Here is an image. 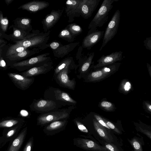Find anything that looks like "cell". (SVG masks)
I'll use <instances>...</instances> for the list:
<instances>
[{
    "label": "cell",
    "instance_id": "6da1fadb",
    "mask_svg": "<svg viewBox=\"0 0 151 151\" xmlns=\"http://www.w3.org/2000/svg\"><path fill=\"white\" fill-rule=\"evenodd\" d=\"M118 0H104L96 14L89 23L88 34L102 27L107 21L109 15L113 7V4Z\"/></svg>",
    "mask_w": 151,
    "mask_h": 151
},
{
    "label": "cell",
    "instance_id": "7a4b0ae2",
    "mask_svg": "<svg viewBox=\"0 0 151 151\" xmlns=\"http://www.w3.org/2000/svg\"><path fill=\"white\" fill-rule=\"evenodd\" d=\"M50 31L46 32H40V31L34 35L23 40L14 42L17 46L27 48H35L41 50L49 47L47 43L50 37Z\"/></svg>",
    "mask_w": 151,
    "mask_h": 151
},
{
    "label": "cell",
    "instance_id": "3957f363",
    "mask_svg": "<svg viewBox=\"0 0 151 151\" xmlns=\"http://www.w3.org/2000/svg\"><path fill=\"white\" fill-rule=\"evenodd\" d=\"M121 63H114L93 69L85 77V81L87 82H99L105 79L117 71Z\"/></svg>",
    "mask_w": 151,
    "mask_h": 151
},
{
    "label": "cell",
    "instance_id": "277c9868",
    "mask_svg": "<svg viewBox=\"0 0 151 151\" xmlns=\"http://www.w3.org/2000/svg\"><path fill=\"white\" fill-rule=\"evenodd\" d=\"M50 54L46 53L24 60L12 63L9 66L19 71L28 70L32 68L42 65L51 61Z\"/></svg>",
    "mask_w": 151,
    "mask_h": 151
},
{
    "label": "cell",
    "instance_id": "5b68a950",
    "mask_svg": "<svg viewBox=\"0 0 151 151\" xmlns=\"http://www.w3.org/2000/svg\"><path fill=\"white\" fill-rule=\"evenodd\" d=\"M120 20V12L117 10L114 13L104 32L102 43L99 50L101 51L116 34Z\"/></svg>",
    "mask_w": 151,
    "mask_h": 151
},
{
    "label": "cell",
    "instance_id": "8992f818",
    "mask_svg": "<svg viewBox=\"0 0 151 151\" xmlns=\"http://www.w3.org/2000/svg\"><path fill=\"white\" fill-rule=\"evenodd\" d=\"M69 115V112L63 109L42 114L37 117V125L43 126L55 121L67 119Z\"/></svg>",
    "mask_w": 151,
    "mask_h": 151
},
{
    "label": "cell",
    "instance_id": "52a82bcc",
    "mask_svg": "<svg viewBox=\"0 0 151 151\" xmlns=\"http://www.w3.org/2000/svg\"><path fill=\"white\" fill-rule=\"evenodd\" d=\"M123 52L122 51L112 52L111 54L105 55H103L97 61V63L92 65L91 68L93 69L110 65L118 61H121L124 56H123Z\"/></svg>",
    "mask_w": 151,
    "mask_h": 151
},
{
    "label": "cell",
    "instance_id": "ba28073f",
    "mask_svg": "<svg viewBox=\"0 0 151 151\" xmlns=\"http://www.w3.org/2000/svg\"><path fill=\"white\" fill-rule=\"evenodd\" d=\"M81 0H68L65 3V12L68 17V22H73L75 17L81 16L80 5Z\"/></svg>",
    "mask_w": 151,
    "mask_h": 151
},
{
    "label": "cell",
    "instance_id": "9c48e42d",
    "mask_svg": "<svg viewBox=\"0 0 151 151\" xmlns=\"http://www.w3.org/2000/svg\"><path fill=\"white\" fill-rule=\"evenodd\" d=\"M7 75L14 85L18 88L25 90L34 82V77L26 78L19 74L9 73Z\"/></svg>",
    "mask_w": 151,
    "mask_h": 151
},
{
    "label": "cell",
    "instance_id": "30bf717a",
    "mask_svg": "<svg viewBox=\"0 0 151 151\" xmlns=\"http://www.w3.org/2000/svg\"><path fill=\"white\" fill-rule=\"evenodd\" d=\"M64 9L52 10L43 19L42 23L44 31L46 32L53 27L61 17Z\"/></svg>",
    "mask_w": 151,
    "mask_h": 151
},
{
    "label": "cell",
    "instance_id": "8fae6325",
    "mask_svg": "<svg viewBox=\"0 0 151 151\" xmlns=\"http://www.w3.org/2000/svg\"><path fill=\"white\" fill-rule=\"evenodd\" d=\"M104 32V31L99 30L97 29L87 34L83 40L82 47L90 50L103 38Z\"/></svg>",
    "mask_w": 151,
    "mask_h": 151
},
{
    "label": "cell",
    "instance_id": "7c38bea8",
    "mask_svg": "<svg viewBox=\"0 0 151 151\" xmlns=\"http://www.w3.org/2000/svg\"><path fill=\"white\" fill-rule=\"evenodd\" d=\"M100 1V0H81L80 5L81 16L85 19L91 17Z\"/></svg>",
    "mask_w": 151,
    "mask_h": 151
},
{
    "label": "cell",
    "instance_id": "4fadbf2b",
    "mask_svg": "<svg viewBox=\"0 0 151 151\" xmlns=\"http://www.w3.org/2000/svg\"><path fill=\"white\" fill-rule=\"evenodd\" d=\"M41 50L37 48H33L31 50L27 49L23 51L3 58L8 65L18 62L25 59L31 56L38 53Z\"/></svg>",
    "mask_w": 151,
    "mask_h": 151
},
{
    "label": "cell",
    "instance_id": "5bb4252c",
    "mask_svg": "<svg viewBox=\"0 0 151 151\" xmlns=\"http://www.w3.org/2000/svg\"><path fill=\"white\" fill-rule=\"evenodd\" d=\"M52 64V62L51 61L42 65L32 68L19 74L26 78L33 77L48 72L53 68Z\"/></svg>",
    "mask_w": 151,
    "mask_h": 151
},
{
    "label": "cell",
    "instance_id": "9a60e30c",
    "mask_svg": "<svg viewBox=\"0 0 151 151\" xmlns=\"http://www.w3.org/2000/svg\"><path fill=\"white\" fill-rule=\"evenodd\" d=\"M67 123V119L53 122L46 125L43 131L47 135H55L63 130L65 128Z\"/></svg>",
    "mask_w": 151,
    "mask_h": 151
},
{
    "label": "cell",
    "instance_id": "2e32d148",
    "mask_svg": "<svg viewBox=\"0 0 151 151\" xmlns=\"http://www.w3.org/2000/svg\"><path fill=\"white\" fill-rule=\"evenodd\" d=\"M69 67H66L61 70L57 74V78L60 83L63 86L71 89H74L76 82L75 79L70 80L68 76Z\"/></svg>",
    "mask_w": 151,
    "mask_h": 151
},
{
    "label": "cell",
    "instance_id": "e0dca14e",
    "mask_svg": "<svg viewBox=\"0 0 151 151\" xmlns=\"http://www.w3.org/2000/svg\"><path fill=\"white\" fill-rule=\"evenodd\" d=\"M13 29V32L12 34L9 35L10 40L14 42L23 40L29 37L33 36L40 31L39 30H32V32L23 30L20 29L15 27L12 25L10 28Z\"/></svg>",
    "mask_w": 151,
    "mask_h": 151
},
{
    "label": "cell",
    "instance_id": "ac0fdd59",
    "mask_svg": "<svg viewBox=\"0 0 151 151\" xmlns=\"http://www.w3.org/2000/svg\"><path fill=\"white\" fill-rule=\"evenodd\" d=\"M49 5L48 2L45 1H34L23 4L18 8L31 12H35L44 9Z\"/></svg>",
    "mask_w": 151,
    "mask_h": 151
},
{
    "label": "cell",
    "instance_id": "d6986e66",
    "mask_svg": "<svg viewBox=\"0 0 151 151\" xmlns=\"http://www.w3.org/2000/svg\"><path fill=\"white\" fill-rule=\"evenodd\" d=\"M56 105L54 101L42 99L31 104L30 108L35 111L45 112L53 109L55 108Z\"/></svg>",
    "mask_w": 151,
    "mask_h": 151
},
{
    "label": "cell",
    "instance_id": "ffe728a7",
    "mask_svg": "<svg viewBox=\"0 0 151 151\" xmlns=\"http://www.w3.org/2000/svg\"><path fill=\"white\" fill-rule=\"evenodd\" d=\"M73 142L74 145L84 150H91L96 149L97 145L93 141L88 139L76 138L73 139Z\"/></svg>",
    "mask_w": 151,
    "mask_h": 151
},
{
    "label": "cell",
    "instance_id": "44dd1931",
    "mask_svg": "<svg viewBox=\"0 0 151 151\" xmlns=\"http://www.w3.org/2000/svg\"><path fill=\"white\" fill-rule=\"evenodd\" d=\"M14 26L24 31L30 32L32 30V19L25 17H18L13 21Z\"/></svg>",
    "mask_w": 151,
    "mask_h": 151
},
{
    "label": "cell",
    "instance_id": "7402d4cb",
    "mask_svg": "<svg viewBox=\"0 0 151 151\" xmlns=\"http://www.w3.org/2000/svg\"><path fill=\"white\" fill-rule=\"evenodd\" d=\"M79 44V42H77L63 45L56 50H52L54 55L58 58L63 57L73 50Z\"/></svg>",
    "mask_w": 151,
    "mask_h": 151
},
{
    "label": "cell",
    "instance_id": "603a6c76",
    "mask_svg": "<svg viewBox=\"0 0 151 151\" xmlns=\"http://www.w3.org/2000/svg\"><path fill=\"white\" fill-rule=\"evenodd\" d=\"M94 56V52L88 54L87 58L83 62L80 69V72L81 74L86 73L91 68V66L93 63L92 60Z\"/></svg>",
    "mask_w": 151,
    "mask_h": 151
},
{
    "label": "cell",
    "instance_id": "cb8c5ba5",
    "mask_svg": "<svg viewBox=\"0 0 151 151\" xmlns=\"http://www.w3.org/2000/svg\"><path fill=\"white\" fill-rule=\"evenodd\" d=\"M75 65V62L72 57L66 58L58 64L55 69V74L57 75L61 70L67 67L72 68Z\"/></svg>",
    "mask_w": 151,
    "mask_h": 151
},
{
    "label": "cell",
    "instance_id": "d4e9b609",
    "mask_svg": "<svg viewBox=\"0 0 151 151\" xmlns=\"http://www.w3.org/2000/svg\"><path fill=\"white\" fill-rule=\"evenodd\" d=\"M3 47L2 55L3 58L22 52L28 48L17 46L15 44L11 45L6 50Z\"/></svg>",
    "mask_w": 151,
    "mask_h": 151
},
{
    "label": "cell",
    "instance_id": "484cf974",
    "mask_svg": "<svg viewBox=\"0 0 151 151\" xmlns=\"http://www.w3.org/2000/svg\"><path fill=\"white\" fill-rule=\"evenodd\" d=\"M27 128L13 141L8 151H18L21 147L27 132Z\"/></svg>",
    "mask_w": 151,
    "mask_h": 151
},
{
    "label": "cell",
    "instance_id": "4316f807",
    "mask_svg": "<svg viewBox=\"0 0 151 151\" xmlns=\"http://www.w3.org/2000/svg\"><path fill=\"white\" fill-rule=\"evenodd\" d=\"M54 92L57 100L74 104L76 103V101L67 93L59 90H56Z\"/></svg>",
    "mask_w": 151,
    "mask_h": 151
},
{
    "label": "cell",
    "instance_id": "83f0119b",
    "mask_svg": "<svg viewBox=\"0 0 151 151\" xmlns=\"http://www.w3.org/2000/svg\"><path fill=\"white\" fill-rule=\"evenodd\" d=\"M58 37L70 43H72L74 41L76 37L71 34L66 27L60 32Z\"/></svg>",
    "mask_w": 151,
    "mask_h": 151
},
{
    "label": "cell",
    "instance_id": "f1b7e54d",
    "mask_svg": "<svg viewBox=\"0 0 151 151\" xmlns=\"http://www.w3.org/2000/svg\"><path fill=\"white\" fill-rule=\"evenodd\" d=\"M22 120L18 119H11L0 121V127H10L20 123Z\"/></svg>",
    "mask_w": 151,
    "mask_h": 151
},
{
    "label": "cell",
    "instance_id": "f546056e",
    "mask_svg": "<svg viewBox=\"0 0 151 151\" xmlns=\"http://www.w3.org/2000/svg\"><path fill=\"white\" fill-rule=\"evenodd\" d=\"M66 27L72 35L75 37L80 34L83 32L82 28L76 23L69 24Z\"/></svg>",
    "mask_w": 151,
    "mask_h": 151
},
{
    "label": "cell",
    "instance_id": "4dcf8cb0",
    "mask_svg": "<svg viewBox=\"0 0 151 151\" xmlns=\"http://www.w3.org/2000/svg\"><path fill=\"white\" fill-rule=\"evenodd\" d=\"M93 122L95 128L99 135L105 139H108V137L104 127L95 119H93Z\"/></svg>",
    "mask_w": 151,
    "mask_h": 151
},
{
    "label": "cell",
    "instance_id": "1f68e13d",
    "mask_svg": "<svg viewBox=\"0 0 151 151\" xmlns=\"http://www.w3.org/2000/svg\"><path fill=\"white\" fill-rule=\"evenodd\" d=\"M9 24L7 17H4L2 11L0 10V30L5 33L7 31Z\"/></svg>",
    "mask_w": 151,
    "mask_h": 151
},
{
    "label": "cell",
    "instance_id": "d6a6232c",
    "mask_svg": "<svg viewBox=\"0 0 151 151\" xmlns=\"http://www.w3.org/2000/svg\"><path fill=\"white\" fill-rule=\"evenodd\" d=\"M100 107L108 111H113L114 109V105L111 102L106 101H103L100 104Z\"/></svg>",
    "mask_w": 151,
    "mask_h": 151
},
{
    "label": "cell",
    "instance_id": "836d02e7",
    "mask_svg": "<svg viewBox=\"0 0 151 151\" xmlns=\"http://www.w3.org/2000/svg\"><path fill=\"white\" fill-rule=\"evenodd\" d=\"M132 88L131 84L129 81L124 80L122 82L120 86V90L124 93L129 92Z\"/></svg>",
    "mask_w": 151,
    "mask_h": 151
},
{
    "label": "cell",
    "instance_id": "e575fe53",
    "mask_svg": "<svg viewBox=\"0 0 151 151\" xmlns=\"http://www.w3.org/2000/svg\"><path fill=\"white\" fill-rule=\"evenodd\" d=\"M8 40H10L9 39V35H7L4 32L0 30V47H3L5 45H6L7 43V42L4 40V39Z\"/></svg>",
    "mask_w": 151,
    "mask_h": 151
},
{
    "label": "cell",
    "instance_id": "d590c367",
    "mask_svg": "<svg viewBox=\"0 0 151 151\" xmlns=\"http://www.w3.org/2000/svg\"><path fill=\"white\" fill-rule=\"evenodd\" d=\"M74 121L77 127L80 131L84 133L88 132V129L82 123L77 120H75Z\"/></svg>",
    "mask_w": 151,
    "mask_h": 151
},
{
    "label": "cell",
    "instance_id": "8d00e7d4",
    "mask_svg": "<svg viewBox=\"0 0 151 151\" xmlns=\"http://www.w3.org/2000/svg\"><path fill=\"white\" fill-rule=\"evenodd\" d=\"M94 116L97 121L100 123L101 125L105 127L108 129H110L109 126L107 125L106 123L103 120V119L99 115L97 114H94Z\"/></svg>",
    "mask_w": 151,
    "mask_h": 151
},
{
    "label": "cell",
    "instance_id": "74e56055",
    "mask_svg": "<svg viewBox=\"0 0 151 151\" xmlns=\"http://www.w3.org/2000/svg\"><path fill=\"white\" fill-rule=\"evenodd\" d=\"M49 47H50L52 50H55L62 46L63 45L60 42H53L48 44Z\"/></svg>",
    "mask_w": 151,
    "mask_h": 151
},
{
    "label": "cell",
    "instance_id": "f35d334b",
    "mask_svg": "<svg viewBox=\"0 0 151 151\" xmlns=\"http://www.w3.org/2000/svg\"><path fill=\"white\" fill-rule=\"evenodd\" d=\"M33 143V137H32L29 140L24 151H31Z\"/></svg>",
    "mask_w": 151,
    "mask_h": 151
},
{
    "label": "cell",
    "instance_id": "ab89813d",
    "mask_svg": "<svg viewBox=\"0 0 151 151\" xmlns=\"http://www.w3.org/2000/svg\"><path fill=\"white\" fill-rule=\"evenodd\" d=\"M144 45L146 48L150 51L151 50V37H149L147 38L144 40Z\"/></svg>",
    "mask_w": 151,
    "mask_h": 151
},
{
    "label": "cell",
    "instance_id": "60d3db41",
    "mask_svg": "<svg viewBox=\"0 0 151 151\" xmlns=\"http://www.w3.org/2000/svg\"><path fill=\"white\" fill-rule=\"evenodd\" d=\"M103 119L110 128L114 129L117 132H119V130L112 123L104 118Z\"/></svg>",
    "mask_w": 151,
    "mask_h": 151
},
{
    "label": "cell",
    "instance_id": "b9f144b4",
    "mask_svg": "<svg viewBox=\"0 0 151 151\" xmlns=\"http://www.w3.org/2000/svg\"><path fill=\"white\" fill-rule=\"evenodd\" d=\"M2 55L0 59V69L7 68V65Z\"/></svg>",
    "mask_w": 151,
    "mask_h": 151
},
{
    "label": "cell",
    "instance_id": "7bdbcfd3",
    "mask_svg": "<svg viewBox=\"0 0 151 151\" xmlns=\"http://www.w3.org/2000/svg\"><path fill=\"white\" fill-rule=\"evenodd\" d=\"M133 145L135 149L136 150H138L140 149V146L139 143L138 142L136 141L134 142L133 143Z\"/></svg>",
    "mask_w": 151,
    "mask_h": 151
},
{
    "label": "cell",
    "instance_id": "ee69618b",
    "mask_svg": "<svg viewBox=\"0 0 151 151\" xmlns=\"http://www.w3.org/2000/svg\"><path fill=\"white\" fill-rule=\"evenodd\" d=\"M106 147L110 151H115L114 148L111 145L109 144H107L106 145Z\"/></svg>",
    "mask_w": 151,
    "mask_h": 151
},
{
    "label": "cell",
    "instance_id": "f6af8a7d",
    "mask_svg": "<svg viewBox=\"0 0 151 151\" xmlns=\"http://www.w3.org/2000/svg\"><path fill=\"white\" fill-rule=\"evenodd\" d=\"M15 130L12 129L9 131L7 134V135L8 137H10L12 136L14 133Z\"/></svg>",
    "mask_w": 151,
    "mask_h": 151
},
{
    "label": "cell",
    "instance_id": "bcb514c9",
    "mask_svg": "<svg viewBox=\"0 0 151 151\" xmlns=\"http://www.w3.org/2000/svg\"><path fill=\"white\" fill-rule=\"evenodd\" d=\"M145 104L146 106L147 109L150 112L151 111V105L148 103H145Z\"/></svg>",
    "mask_w": 151,
    "mask_h": 151
},
{
    "label": "cell",
    "instance_id": "7dc6e473",
    "mask_svg": "<svg viewBox=\"0 0 151 151\" xmlns=\"http://www.w3.org/2000/svg\"><path fill=\"white\" fill-rule=\"evenodd\" d=\"M14 0H5L4 2L7 6L12 3Z\"/></svg>",
    "mask_w": 151,
    "mask_h": 151
},
{
    "label": "cell",
    "instance_id": "c3c4849f",
    "mask_svg": "<svg viewBox=\"0 0 151 151\" xmlns=\"http://www.w3.org/2000/svg\"><path fill=\"white\" fill-rule=\"evenodd\" d=\"M147 67L149 72V73H150V76L151 75V66L148 63H147Z\"/></svg>",
    "mask_w": 151,
    "mask_h": 151
},
{
    "label": "cell",
    "instance_id": "681fc988",
    "mask_svg": "<svg viewBox=\"0 0 151 151\" xmlns=\"http://www.w3.org/2000/svg\"><path fill=\"white\" fill-rule=\"evenodd\" d=\"M3 47H0V59L2 56Z\"/></svg>",
    "mask_w": 151,
    "mask_h": 151
}]
</instances>
